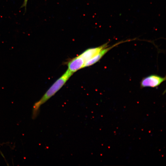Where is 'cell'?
<instances>
[{"mask_svg":"<svg viewBox=\"0 0 166 166\" xmlns=\"http://www.w3.org/2000/svg\"><path fill=\"white\" fill-rule=\"evenodd\" d=\"M73 74V73L67 69L61 77L53 83L41 99L35 103L33 106L32 115L33 119L35 118L38 115L40 106L58 91Z\"/></svg>","mask_w":166,"mask_h":166,"instance_id":"6da1fadb","label":"cell"},{"mask_svg":"<svg viewBox=\"0 0 166 166\" xmlns=\"http://www.w3.org/2000/svg\"><path fill=\"white\" fill-rule=\"evenodd\" d=\"M165 80V77H163L157 75H151L142 79L140 83V87H156Z\"/></svg>","mask_w":166,"mask_h":166,"instance_id":"7a4b0ae2","label":"cell"},{"mask_svg":"<svg viewBox=\"0 0 166 166\" xmlns=\"http://www.w3.org/2000/svg\"><path fill=\"white\" fill-rule=\"evenodd\" d=\"M126 42H127V40L124 42H121L118 43H117L109 47L108 46L103 48L94 57L86 61L84 65V68L91 66L95 64L100 60L112 48L120 43Z\"/></svg>","mask_w":166,"mask_h":166,"instance_id":"3957f363","label":"cell"},{"mask_svg":"<svg viewBox=\"0 0 166 166\" xmlns=\"http://www.w3.org/2000/svg\"><path fill=\"white\" fill-rule=\"evenodd\" d=\"M85 63L83 58L79 55L68 63V70L73 73H74L78 70L84 68Z\"/></svg>","mask_w":166,"mask_h":166,"instance_id":"277c9868","label":"cell"},{"mask_svg":"<svg viewBox=\"0 0 166 166\" xmlns=\"http://www.w3.org/2000/svg\"><path fill=\"white\" fill-rule=\"evenodd\" d=\"M108 43L99 46L87 49L80 55L83 58L85 62L91 59L103 48L108 47Z\"/></svg>","mask_w":166,"mask_h":166,"instance_id":"5b68a950","label":"cell"},{"mask_svg":"<svg viewBox=\"0 0 166 166\" xmlns=\"http://www.w3.org/2000/svg\"><path fill=\"white\" fill-rule=\"evenodd\" d=\"M27 1L28 0H24V3L22 6V7H25V8L26 7Z\"/></svg>","mask_w":166,"mask_h":166,"instance_id":"8992f818","label":"cell"}]
</instances>
